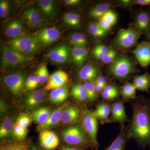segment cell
Instances as JSON below:
<instances>
[{
    "label": "cell",
    "instance_id": "obj_31",
    "mask_svg": "<svg viewBox=\"0 0 150 150\" xmlns=\"http://www.w3.org/2000/svg\"><path fill=\"white\" fill-rule=\"evenodd\" d=\"M38 41L36 38L33 35L27 36L25 48V54L30 55L35 54L38 48Z\"/></svg>",
    "mask_w": 150,
    "mask_h": 150
},
{
    "label": "cell",
    "instance_id": "obj_4",
    "mask_svg": "<svg viewBox=\"0 0 150 150\" xmlns=\"http://www.w3.org/2000/svg\"><path fill=\"white\" fill-rule=\"evenodd\" d=\"M1 65L4 67H16L30 61V58L28 56L10 46L3 47L1 49Z\"/></svg>",
    "mask_w": 150,
    "mask_h": 150
},
{
    "label": "cell",
    "instance_id": "obj_33",
    "mask_svg": "<svg viewBox=\"0 0 150 150\" xmlns=\"http://www.w3.org/2000/svg\"><path fill=\"white\" fill-rule=\"evenodd\" d=\"M63 20L65 23L71 26L76 27L81 24L80 16L77 13H66L63 16Z\"/></svg>",
    "mask_w": 150,
    "mask_h": 150
},
{
    "label": "cell",
    "instance_id": "obj_2",
    "mask_svg": "<svg viewBox=\"0 0 150 150\" xmlns=\"http://www.w3.org/2000/svg\"><path fill=\"white\" fill-rule=\"evenodd\" d=\"M63 139L68 146L85 150L91 147L93 149L91 142L81 125L76 124L69 127L62 132Z\"/></svg>",
    "mask_w": 150,
    "mask_h": 150
},
{
    "label": "cell",
    "instance_id": "obj_8",
    "mask_svg": "<svg viewBox=\"0 0 150 150\" xmlns=\"http://www.w3.org/2000/svg\"><path fill=\"white\" fill-rule=\"evenodd\" d=\"M124 103L123 100H118L112 104L109 123H118L123 126L126 122H129L130 120L125 111Z\"/></svg>",
    "mask_w": 150,
    "mask_h": 150
},
{
    "label": "cell",
    "instance_id": "obj_55",
    "mask_svg": "<svg viewBox=\"0 0 150 150\" xmlns=\"http://www.w3.org/2000/svg\"><path fill=\"white\" fill-rule=\"evenodd\" d=\"M120 2L123 6H128L130 5L132 3H133V1L131 0H122Z\"/></svg>",
    "mask_w": 150,
    "mask_h": 150
},
{
    "label": "cell",
    "instance_id": "obj_27",
    "mask_svg": "<svg viewBox=\"0 0 150 150\" xmlns=\"http://www.w3.org/2000/svg\"><path fill=\"white\" fill-rule=\"evenodd\" d=\"M38 6L43 13L48 18H53L55 16L54 2L52 0L38 1Z\"/></svg>",
    "mask_w": 150,
    "mask_h": 150
},
{
    "label": "cell",
    "instance_id": "obj_34",
    "mask_svg": "<svg viewBox=\"0 0 150 150\" xmlns=\"http://www.w3.org/2000/svg\"><path fill=\"white\" fill-rule=\"evenodd\" d=\"M88 32L96 38L105 36L107 31H105L100 27L98 23H92L88 25Z\"/></svg>",
    "mask_w": 150,
    "mask_h": 150
},
{
    "label": "cell",
    "instance_id": "obj_7",
    "mask_svg": "<svg viewBox=\"0 0 150 150\" xmlns=\"http://www.w3.org/2000/svg\"><path fill=\"white\" fill-rule=\"evenodd\" d=\"M26 76L22 71L12 73L4 78V83L13 95L18 94L25 83Z\"/></svg>",
    "mask_w": 150,
    "mask_h": 150
},
{
    "label": "cell",
    "instance_id": "obj_24",
    "mask_svg": "<svg viewBox=\"0 0 150 150\" xmlns=\"http://www.w3.org/2000/svg\"><path fill=\"white\" fill-rule=\"evenodd\" d=\"M50 108L42 107L33 112L32 119L35 123L39 125L45 123L48 120L52 112Z\"/></svg>",
    "mask_w": 150,
    "mask_h": 150
},
{
    "label": "cell",
    "instance_id": "obj_14",
    "mask_svg": "<svg viewBox=\"0 0 150 150\" xmlns=\"http://www.w3.org/2000/svg\"><path fill=\"white\" fill-rule=\"evenodd\" d=\"M100 70L97 66L88 64L83 66L78 74L79 79L86 82H93L99 76Z\"/></svg>",
    "mask_w": 150,
    "mask_h": 150
},
{
    "label": "cell",
    "instance_id": "obj_42",
    "mask_svg": "<svg viewBox=\"0 0 150 150\" xmlns=\"http://www.w3.org/2000/svg\"><path fill=\"white\" fill-rule=\"evenodd\" d=\"M10 5L8 1L4 0L0 1V16L6 18L9 12Z\"/></svg>",
    "mask_w": 150,
    "mask_h": 150
},
{
    "label": "cell",
    "instance_id": "obj_58",
    "mask_svg": "<svg viewBox=\"0 0 150 150\" xmlns=\"http://www.w3.org/2000/svg\"></svg>",
    "mask_w": 150,
    "mask_h": 150
},
{
    "label": "cell",
    "instance_id": "obj_40",
    "mask_svg": "<svg viewBox=\"0 0 150 150\" xmlns=\"http://www.w3.org/2000/svg\"><path fill=\"white\" fill-rule=\"evenodd\" d=\"M117 18H117V14L115 12L110 10L108 11L100 19L103 20L105 21L108 22L113 25L117 22Z\"/></svg>",
    "mask_w": 150,
    "mask_h": 150
},
{
    "label": "cell",
    "instance_id": "obj_56",
    "mask_svg": "<svg viewBox=\"0 0 150 150\" xmlns=\"http://www.w3.org/2000/svg\"><path fill=\"white\" fill-rule=\"evenodd\" d=\"M27 150H41L39 148L35 146H31L28 147Z\"/></svg>",
    "mask_w": 150,
    "mask_h": 150
},
{
    "label": "cell",
    "instance_id": "obj_51",
    "mask_svg": "<svg viewBox=\"0 0 150 150\" xmlns=\"http://www.w3.org/2000/svg\"><path fill=\"white\" fill-rule=\"evenodd\" d=\"M70 42L71 45L74 46V47H80V46H83L80 43V42L76 38L71 36L70 38ZM84 47V46H83Z\"/></svg>",
    "mask_w": 150,
    "mask_h": 150
},
{
    "label": "cell",
    "instance_id": "obj_13",
    "mask_svg": "<svg viewBox=\"0 0 150 150\" xmlns=\"http://www.w3.org/2000/svg\"><path fill=\"white\" fill-rule=\"evenodd\" d=\"M61 36V32L56 27H48L44 28L38 33L36 38L44 46H46L54 43Z\"/></svg>",
    "mask_w": 150,
    "mask_h": 150
},
{
    "label": "cell",
    "instance_id": "obj_9",
    "mask_svg": "<svg viewBox=\"0 0 150 150\" xmlns=\"http://www.w3.org/2000/svg\"><path fill=\"white\" fill-rule=\"evenodd\" d=\"M70 49L68 45L62 44L52 48L48 52V58L56 64H63L68 61L69 56Z\"/></svg>",
    "mask_w": 150,
    "mask_h": 150
},
{
    "label": "cell",
    "instance_id": "obj_46",
    "mask_svg": "<svg viewBox=\"0 0 150 150\" xmlns=\"http://www.w3.org/2000/svg\"><path fill=\"white\" fill-rule=\"evenodd\" d=\"M85 90L83 84H77L73 86L72 88L71 93L73 96L81 93L82 92Z\"/></svg>",
    "mask_w": 150,
    "mask_h": 150
},
{
    "label": "cell",
    "instance_id": "obj_48",
    "mask_svg": "<svg viewBox=\"0 0 150 150\" xmlns=\"http://www.w3.org/2000/svg\"><path fill=\"white\" fill-rule=\"evenodd\" d=\"M73 97L75 99L80 102H83V101H85L87 99V96L86 90L82 92L81 93Z\"/></svg>",
    "mask_w": 150,
    "mask_h": 150
},
{
    "label": "cell",
    "instance_id": "obj_43",
    "mask_svg": "<svg viewBox=\"0 0 150 150\" xmlns=\"http://www.w3.org/2000/svg\"><path fill=\"white\" fill-rule=\"evenodd\" d=\"M116 56V51L114 49H109L101 61L104 64H109L115 60Z\"/></svg>",
    "mask_w": 150,
    "mask_h": 150
},
{
    "label": "cell",
    "instance_id": "obj_6",
    "mask_svg": "<svg viewBox=\"0 0 150 150\" xmlns=\"http://www.w3.org/2000/svg\"><path fill=\"white\" fill-rule=\"evenodd\" d=\"M141 35V32L133 28L122 29L118 33L115 43L121 48L125 49L131 48L136 44Z\"/></svg>",
    "mask_w": 150,
    "mask_h": 150
},
{
    "label": "cell",
    "instance_id": "obj_29",
    "mask_svg": "<svg viewBox=\"0 0 150 150\" xmlns=\"http://www.w3.org/2000/svg\"><path fill=\"white\" fill-rule=\"evenodd\" d=\"M26 38L27 36L24 34H22L11 40L10 42L9 46L16 51L25 54Z\"/></svg>",
    "mask_w": 150,
    "mask_h": 150
},
{
    "label": "cell",
    "instance_id": "obj_45",
    "mask_svg": "<svg viewBox=\"0 0 150 150\" xmlns=\"http://www.w3.org/2000/svg\"><path fill=\"white\" fill-rule=\"evenodd\" d=\"M118 95L111 93L105 90L101 92V96L104 100L107 101H112L118 97Z\"/></svg>",
    "mask_w": 150,
    "mask_h": 150
},
{
    "label": "cell",
    "instance_id": "obj_49",
    "mask_svg": "<svg viewBox=\"0 0 150 150\" xmlns=\"http://www.w3.org/2000/svg\"><path fill=\"white\" fill-rule=\"evenodd\" d=\"M96 83L99 84L105 87L107 85V81H106V79L103 76H99L96 81H95Z\"/></svg>",
    "mask_w": 150,
    "mask_h": 150
},
{
    "label": "cell",
    "instance_id": "obj_35",
    "mask_svg": "<svg viewBox=\"0 0 150 150\" xmlns=\"http://www.w3.org/2000/svg\"><path fill=\"white\" fill-rule=\"evenodd\" d=\"M83 85L86 92L87 100L90 102H93L97 99V94L95 89V83L92 82H86Z\"/></svg>",
    "mask_w": 150,
    "mask_h": 150
},
{
    "label": "cell",
    "instance_id": "obj_22",
    "mask_svg": "<svg viewBox=\"0 0 150 150\" xmlns=\"http://www.w3.org/2000/svg\"><path fill=\"white\" fill-rule=\"evenodd\" d=\"M133 84L137 90L149 92L150 75L148 73L134 77Z\"/></svg>",
    "mask_w": 150,
    "mask_h": 150
},
{
    "label": "cell",
    "instance_id": "obj_23",
    "mask_svg": "<svg viewBox=\"0 0 150 150\" xmlns=\"http://www.w3.org/2000/svg\"><path fill=\"white\" fill-rule=\"evenodd\" d=\"M69 95V90L67 87H62L53 90L49 95V99L52 103L59 104L67 99Z\"/></svg>",
    "mask_w": 150,
    "mask_h": 150
},
{
    "label": "cell",
    "instance_id": "obj_41",
    "mask_svg": "<svg viewBox=\"0 0 150 150\" xmlns=\"http://www.w3.org/2000/svg\"><path fill=\"white\" fill-rule=\"evenodd\" d=\"M31 122V118L29 115L26 114H23L19 116L16 123L22 127L27 128Z\"/></svg>",
    "mask_w": 150,
    "mask_h": 150
},
{
    "label": "cell",
    "instance_id": "obj_10",
    "mask_svg": "<svg viewBox=\"0 0 150 150\" xmlns=\"http://www.w3.org/2000/svg\"><path fill=\"white\" fill-rule=\"evenodd\" d=\"M132 53L142 67H146L150 64V42L143 41Z\"/></svg>",
    "mask_w": 150,
    "mask_h": 150
},
{
    "label": "cell",
    "instance_id": "obj_54",
    "mask_svg": "<svg viewBox=\"0 0 150 150\" xmlns=\"http://www.w3.org/2000/svg\"><path fill=\"white\" fill-rule=\"evenodd\" d=\"M105 87L104 86L101 85L99 84L95 83V89L96 91L97 94L100 93L102 92L103 91V90Z\"/></svg>",
    "mask_w": 150,
    "mask_h": 150
},
{
    "label": "cell",
    "instance_id": "obj_30",
    "mask_svg": "<svg viewBox=\"0 0 150 150\" xmlns=\"http://www.w3.org/2000/svg\"><path fill=\"white\" fill-rule=\"evenodd\" d=\"M14 127L13 121L10 118L5 119L2 123L0 128V138H6L10 136L13 132Z\"/></svg>",
    "mask_w": 150,
    "mask_h": 150
},
{
    "label": "cell",
    "instance_id": "obj_52",
    "mask_svg": "<svg viewBox=\"0 0 150 150\" xmlns=\"http://www.w3.org/2000/svg\"><path fill=\"white\" fill-rule=\"evenodd\" d=\"M64 2L67 6H74L80 3L79 0H65Z\"/></svg>",
    "mask_w": 150,
    "mask_h": 150
},
{
    "label": "cell",
    "instance_id": "obj_39",
    "mask_svg": "<svg viewBox=\"0 0 150 150\" xmlns=\"http://www.w3.org/2000/svg\"><path fill=\"white\" fill-rule=\"evenodd\" d=\"M39 83V80L36 75L31 74L27 78L25 85L28 90L35 89Z\"/></svg>",
    "mask_w": 150,
    "mask_h": 150
},
{
    "label": "cell",
    "instance_id": "obj_20",
    "mask_svg": "<svg viewBox=\"0 0 150 150\" xmlns=\"http://www.w3.org/2000/svg\"><path fill=\"white\" fill-rule=\"evenodd\" d=\"M72 58L74 64L78 67L83 64L88 55V51L86 47H74L71 51Z\"/></svg>",
    "mask_w": 150,
    "mask_h": 150
},
{
    "label": "cell",
    "instance_id": "obj_47",
    "mask_svg": "<svg viewBox=\"0 0 150 150\" xmlns=\"http://www.w3.org/2000/svg\"><path fill=\"white\" fill-rule=\"evenodd\" d=\"M98 23L100 27L104 30L105 31H107L111 28L112 26V25L111 23H109L108 22L105 21L102 19H99Z\"/></svg>",
    "mask_w": 150,
    "mask_h": 150
},
{
    "label": "cell",
    "instance_id": "obj_50",
    "mask_svg": "<svg viewBox=\"0 0 150 150\" xmlns=\"http://www.w3.org/2000/svg\"><path fill=\"white\" fill-rule=\"evenodd\" d=\"M134 4L143 6H150V0H136L133 1Z\"/></svg>",
    "mask_w": 150,
    "mask_h": 150
},
{
    "label": "cell",
    "instance_id": "obj_15",
    "mask_svg": "<svg viewBox=\"0 0 150 150\" xmlns=\"http://www.w3.org/2000/svg\"><path fill=\"white\" fill-rule=\"evenodd\" d=\"M81 115L79 108L74 106L66 107L62 111L61 121L64 124H74L80 119Z\"/></svg>",
    "mask_w": 150,
    "mask_h": 150
},
{
    "label": "cell",
    "instance_id": "obj_26",
    "mask_svg": "<svg viewBox=\"0 0 150 150\" xmlns=\"http://www.w3.org/2000/svg\"><path fill=\"white\" fill-rule=\"evenodd\" d=\"M137 88L134 84L130 82L126 83L122 87L121 94L122 100L125 103L129 100H134L137 98Z\"/></svg>",
    "mask_w": 150,
    "mask_h": 150
},
{
    "label": "cell",
    "instance_id": "obj_25",
    "mask_svg": "<svg viewBox=\"0 0 150 150\" xmlns=\"http://www.w3.org/2000/svg\"><path fill=\"white\" fill-rule=\"evenodd\" d=\"M136 25L141 33L149 32L150 30V17L146 12H142L137 15Z\"/></svg>",
    "mask_w": 150,
    "mask_h": 150
},
{
    "label": "cell",
    "instance_id": "obj_57",
    "mask_svg": "<svg viewBox=\"0 0 150 150\" xmlns=\"http://www.w3.org/2000/svg\"><path fill=\"white\" fill-rule=\"evenodd\" d=\"M148 38H149V40L150 41V30L149 32H148Z\"/></svg>",
    "mask_w": 150,
    "mask_h": 150
},
{
    "label": "cell",
    "instance_id": "obj_36",
    "mask_svg": "<svg viewBox=\"0 0 150 150\" xmlns=\"http://www.w3.org/2000/svg\"><path fill=\"white\" fill-rule=\"evenodd\" d=\"M36 76L39 80V83L43 84L48 82L50 76L46 64H43L38 68L36 72Z\"/></svg>",
    "mask_w": 150,
    "mask_h": 150
},
{
    "label": "cell",
    "instance_id": "obj_16",
    "mask_svg": "<svg viewBox=\"0 0 150 150\" xmlns=\"http://www.w3.org/2000/svg\"><path fill=\"white\" fill-rule=\"evenodd\" d=\"M129 140L127 126H121L119 134L111 144L104 150H125L127 142Z\"/></svg>",
    "mask_w": 150,
    "mask_h": 150
},
{
    "label": "cell",
    "instance_id": "obj_12",
    "mask_svg": "<svg viewBox=\"0 0 150 150\" xmlns=\"http://www.w3.org/2000/svg\"><path fill=\"white\" fill-rule=\"evenodd\" d=\"M69 80V76L64 71L59 70L53 73L49 77L44 89L48 91L62 87Z\"/></svg>",
    "mask_w": 150,
    "mask_h": 150
},
{
    "label": "cell",
    "instance_id": "obj_37",
    "mask_svg": "<svg viewBox=\"0 0 150 150\" xmlns=\"http://www.w3.org/2000/svg\"><path fill=\"white\" fill-rule=\"evenodd\" d=\"M109 49L108 47L103 44H98L95 46L93 51V54L96 59L102 60L103 58Z\"/></svg>",
    "mask_w": 150,
    "mask_h": 150
},
{
    "label": "cell",
    "instance_id": "obj_53",
    "mask_svg": "<svg viewBox=\"0 0 150 150\" xmlns=\"http://www.w3.org/2000/svg\"><path fill=\"white\" fill-rule=\"evenodd\" d=\"M60 150H84V149L81 148L76 147L66 146L62 147Z\"/></svg>",
    "mask_w": 150,
    "mask_h": 150
},
{
    "label": "cell",
    "instance_id": "obj_1",
    "mask_svg": "<svg viewBox=\"0 0 150 150\" xmlns=\"http://www.w3.org/2000/svg\"><path fill=\"white\" fill-rule=\"evenodd\" d=\"M132 118L127 126L129 139L139 147H150V98L137 97L131 101Z\"/></svg>",
    "mask_w": 150,
    "mask_h": 150
},
{
    "label": "cell",
    "instance_id": "obj_38",
    "mask_svg": "<svg viewBox=\"0 0 150 150\" xmlns=\"http://www.w3.org/2000/svg\"><path fill=\"white\" fill-rule=\"evenodd\" d=\"M28 133L27 128H24L16 123L13 130V136L18 140L23 139Z\"/></svg>",
    "mask_w": 150,
    "mask_h": 150
},
{
    "label": "cell",
    "instance_id": "obj_32",
    "mask_svg": "<svg viewBox=\"0 0 150 150\" xmlns=\"http://www.w3.org/2000/svg\"><path fill=\"white\" fill-rule=\"evenodd\" d=\"M29 145L25 142H11L2 144L0 150H27Z\"/></svg>",
    "mask_w": 150,
    "mask_h": 150
},
{
    "label": "cell",
    "instance_id": "obj_11",
    "mask_svg": "<svg viewBox=\"0 0 150 150\" xmlns=\"http://www.w3.org/2000/svg\"><path fill=\"white\" fill-rule=\"evenodd\" d=\"M39 144L46 150H53L58 146L59 140L56 134L48 130L40 132L39 137Z\"/></svg>",
    "mask_w": 150,
    "mask_h": 150
},
{
    "label": "cell",
    "instance_id": "obj_19",
    "mask_svg": "<svg viewBox=\"0 0 150 150\" xmlns=\"http://www.w3.org/2000/svg\"><path fill=\"white\" fill-rule=\"evenodd\" d=\"M23 18L30 27L39 28L43 24V20L38 11L34 8H30L25 11Z\"/></svg>",
    "mask_w": 150,
    "mask_h": 150
},
{
    "label": "cell",
    "instance_id": "obj_5",
    "mask_svg": "<svg viewBox=\"0 0 150 150\" xmlns=\"http://www.w3.org/2000/svg\"><path fill=\"white\" fill-rule=\"evenodd\" d=\"M134 72V68L131 60L126 56H121L112 64L109 69L111 76L118 79H126Z\"/></svg>",
    "mask_w": 150,
    "mask_h": 150
},
{
    "label": "cell",
    "instance_id": "obj_21",
    "mask_svg": "<svg viewBox=\"0 0 150 150\" xmlns=\"http://www.w3.org/2000/svg\"><path fill=\"white\" fill-rule=\"evenodd\" d=\"M23 30L24 26L21 22L14 20L6 26L5 33L8 37L15 38L23 34Z\"/></svg>",
    "mask_w": 150,
    "mask_h": 150
},
{
    "label": "cell",
    "instance_id": "obj_18",
    "mask_svg": "<svg viewBox=\"0 0 150 150\" xmlns=\"http://www.w3.org/2000/svg\"><path fill=\"white\" fill-rule=\"evenodd\" d=\"M66 106V105H64L58 107L56 110L53 111L46 122L38 126V131L40 132L45 130H48V129L55 127L58 125V123L61 121L62 111Z\"/></svg>",
    "mask_w": 150,
    "mask_h": 150
},
{
    "label": "cell",
    "instance_id": "obj_28",
    "mask_svg": "<svg viewBox=\"0 0 150 150\" xmlns=\"http://www.w3.org/2000/svg\"><path fill=\"white\" fill-rule=\"evenodd\" d=\"M111 4L104 3L96 6L91 9L89 12L90 16L93 18L100 19L106 12L110 10Z\"/></svg>",
    "mask_w": 150,
    "mask_h": 150
},
{
    "label": "cell",
    "instance_id": "obj_44",
    "mask_svg": "<svg viewBox=\"0 0 150 150\" xmlns=\"http://www.w3.org/2000/svg\"><path fill=\"white\" fill-rule=\"evenodd\" d=\"M71 36L77 40H79L81 44L84 47H86V46L88 44L87 38L86 36L83 34L79 33H74L71 34Z\"/></svg>",
    "mask_w": 150,
    "mask_h": 150
},
{
    "label": "cell",
    "instance_id": "obj_17",
    "mask_svg": "<svg viewBox=\"0 0 150 150\" xmlns=\"http://www.w3.org/2000/svg\"><path fill=\"white\" fill-rule=\"evenodd\" d=\"M46 96V92L42 89L36 90L28 94L25 100V107L28 110H32L43 102Z\"/></svg>",
    "mask_w": 150,
    "mask_h": 150
},
{
    "label": "cell",
    "instance_id": "obj_3",
    "mask_svg": "<svg viewBox=\"0 0 150 150\" xmlns=\"http://www.w3.org/2000/svg\"><path fill=\"white\" fill-rule=\"evenodd\" d=\"M82 115L81 126L91 142L93 149L97 150L99 147L97 139L98 120L93 112L85 110Z\"/></svg>",
    "mask_w": 150,
    "mask_h": 150
}]
</instances>
